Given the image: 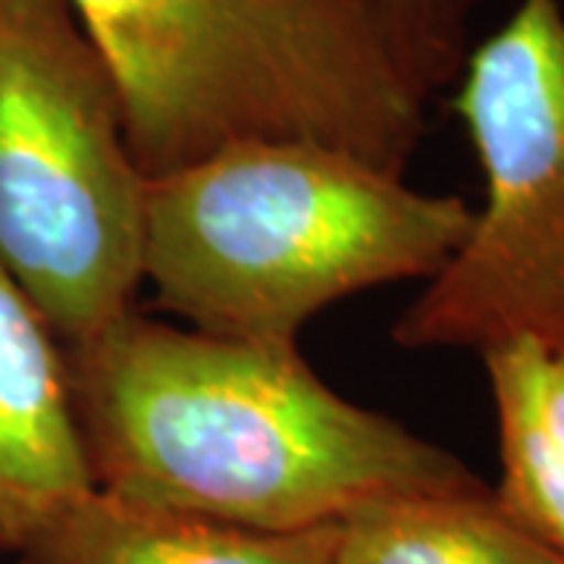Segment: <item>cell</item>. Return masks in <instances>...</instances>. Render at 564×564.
Wrapping results in <instances>:
<instances>
[{
	"mask_svg": "<svg viewBox=\"0 0 564 564\" xmlns=\"http://www.w3.org/2000/svg\"><path fill=\"white\" fill-rule=\"evenodd\" d=\"M480 0H380L421 85L433 95L458 76L467 20Z\"/></svg>",
	"mask_w": 564,
	"mask_h": 564,
	"instance_id": "cell-10",
	"label": "cell"
},
{
	"mask_svg": "<svg viewBox=\"0 0 564 564\" xmlns=\"http://www.w3.org/2000/svg\"><path fill=\"white\" fill-rule=\"evenodd\" d=\"M144 180L226 144L311 141L404 176L426 98L380 0H69Z\"/></svg>",
	"mask_w": 564,
	"mask_h": 564,
	"instance_id": "cell-2",
	"label": "cell"
},
{
	"mask_svg": "<svg viewBox=\"0 0 564 564\" xmlns=\"http://www.w3.org/2000/svg\"><path fill=\"white\" fill-rule=\"evenodd\" d=\"M66 348L0 267V552L95 492Z\"/></svg>",
	"mask_w": 564,
	"mask_h": 564,
	"instance_id": "cell-6",
	"label": "cell"
},
{
	"mask_svg": "<svg viewBox=\"0 0 564 564\" xmlns=\"http://www.w3.org/2000/svg\"><path fill=\"white\" fill-rule=\"evenodd\" d=\"M148 180L69 0H0V267L63 348L135 311Z\"/></svg>",
	"mask_w": 564,
	"mask_h": 564,
	"instance_id": "cell-4",
	"label": "cell"
},
{
	"mask_svg": "<svg viewBox=\"0 0 564 564\" xmlns=\"http://www.w3.org/2000/svg\"><path fill=\"white\" fill-rule=\"evenodd\" d=\"M339 524L263 533L126 502L101 489L22 549V564H336Z\"/></svg>",
	"mask_w": 564,
	"mask_h": 564,
	"instance_id": "cell-7",
	"label": "cell"
},
{
	"mask_svg": "<svg viewBox=\"0 0 564 564\" xmlns=\"http://www.w3.org/2000/svg\"><path fill=\"white\" fill-rule=\"evenodd\" d=\"M474 207L426 195L355 154L251 139L148 180L141 276L192 329L299 348L323 307L433 280Z\"/></svg>",
	"mask_w": 564,
	"mask_h": 564,
	"instance_id": "cell-3",
	"label": "cell"
},
{
	"mask_svg": "<svg viewBox=\"0 0 564 564\" xmlns=\"http://www.w3.org/2000/svg\"><path fill=\"white\" fill-rule=\"evenodd\" d=\"M452 98L484 204L443 270L392 326L411 351L564 348V10L518 0L462 63Z\"/></svg>",
	"mask_w": 564,
	"mask_h": 564,
	"instance_id": "cell-5",
	"label": "cell"
},
{
	"mask_svg": "<svg viewBox=\"0 0 564 564\" xmlns=\"http://www.w3.org/2000/svg\"><path fill=\"white\" fill-rule=\"evenodd\" d=\"M336 564H564V558L527 533L484 486L370 505L345 518Z\"/></svg>",
	"mask_w": 564,
	"mask_h": 564,
	"instance_id": "cell-9",
	"label": "cell"
},
{
	"mask_svg": "<svg viewBox=\"0 0 564 564\" xmlns=\"http://www.w3.org/2000/svg\"><path fill=\"white\" fill-rule=\"evenodd\" d=\"M499 426L505 511L564 558V348L508 339L480 351Z\"/></svg>",
	"mask_w": 564,
	"mask_h": 564,
	"instance_id": "cell-8",
	"label": "cell"
},
{
	"mask_svg": "<svg viewBox=\"0 0 564 564\" xmlns=\"http://www.w3.org/2000/svg\"><path fill=\"white\" fill-rule=\"evenodd\" d=\"M66 361L95 486L126 502L295 533L486 486L443 445L329 389L299 348L132 311Z\"/></svg>",
	"mask_w": 564,
	"mask_h": 564,
	"instance_id": "cell-1",
	"label": "cell"
}]
</instances>
